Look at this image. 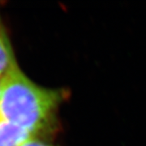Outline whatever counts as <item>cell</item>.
<instances>
[{
    "instance_id": "cell-3",
    "label": "cell",
    "mask_w": 146,
    "mask_h": 146,
    "mask_svg": "<svg viewBox=\"0 0 146 146\" xmlns=\"http://www.w3.org/2000/svg\"><path fill=\"white\" fill-rule=\"evenodd\" d=\"M32 137L27 131L0 119V146H21Z\"/></svg>"
},
{
    "instance_id": "cell-2",
    "label": "cell",
    "mask_w": 146,
    "mask_h": 146,
    "mask_svg": "<svg viewBox=\"0 0 146 146\" xmlns=\"http://www.w3.org/2000/svg\"><path fill=\"white\" fill-rule=\"evenodd\" d=\"M17 64L10 38L0 16V79Z\"/></svg>"
},
{
    "instance_id": "cell-1",
    "label": "cell",
    "mask_w": 146,
    "mask_h": 146,
    "mask_svg": "<svg viewBox=\"0 0 146 146\" xmlns=\"http://www.w3.org/2000/svg\"><path fill=\"white\" fill-rule=\"evenodd\" d=\"M68 98V90L34 83L17 64L0 79V119L50 139L58 129V111Z\"/></svg>"
},
{
    "instance_id": "cell-4",
    "label": "cell",
    "mask_w": 146,
    "mask_h": 146,
    "mask_svg": "<svg viewBox=\"0 0 146 146\" xmlns=\"http://www.w3.org/2000/svg\"><path fill=\"white\" fill-rule=\"evenodd\" d=\"M49 140L50 139L42 137H32L25 141L21 146H55Z\"/></svg>"
}]
</instances>
